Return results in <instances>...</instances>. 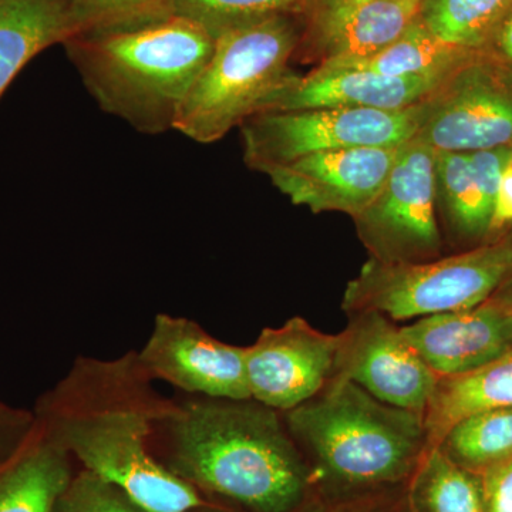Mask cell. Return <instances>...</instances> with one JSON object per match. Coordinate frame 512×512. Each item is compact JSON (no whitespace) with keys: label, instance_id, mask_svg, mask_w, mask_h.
I'll return each instance as SVG.
<instances>
[{"label":"cell","instance_id":"obj_9","mask_svg":"<svg viewBox=\"0 0 512 512\" xmlns=\"http://www.w3.org/2000/svg\"><path fill=\"white\" fill-rule=\"evenodd\" d=\"M336 377L350 380L380 402L423 416L440 382L402 328L373 311L349 313L348 325L339 333Z\"/></svg>","mask_w":512,"mask_h":512},{"label":"cell","instance_id":"obj_17","mask_svg":"<svg viewBox=\"0 0 512 512\" xmlns=\"http://www.w3.org/2000/svg\"><path fill=\"white\" fill-rule=\"evenodd\" d=\"M87 28L72 0H0V99L30 60Z\"/></svg>","mask_w":512,"mask_h":512},{"label":"cell","instance_id":"obj_25","mask_svg":"<svg viewBox=\"0 0 512 512\" xmlns=\"http://www.w3.org/2000/svg\"><path fill=\"white\" fill-rule=\"evenodd\" d=\"M302 0H170V10L200 23L217 37L238 26L278 15H295Z\"/></svg>","mask_w":512,"mask_h":512},{"label":"cell","instance_id":"obj_18","mask_svg":"<svg viewBox=\"0 0 512 512\" xmlns=\"http://www.w3.org/2000/svg\"><path fill=\"white\" fill-rule=\"evenodd\" d=\"M72 477V457L36 423L18 450L0 460V512H53Z\"/></svg>","mask_w":512,"mask_h":512},{"label":"cell","instance_id":"obj_4","mask_svg":"<svg viewBox=\"0 0 512 512\" xmlns=\"http://www.w3.org/2000/svg\"><path fill=\"white\" fill-rule=\"evenodd\" d=\"M282 416L322 507L403 493L430 447L423 414L380 402L343 377Z\"/></svg>","mask_w":512,"mask_h":512},{"label":"cell","instance_id":"obj_5","mask_svg":"<svg viewBox=\"0 0 512 512\" xmlns=\"http://www.w3.org/2000/svg\"><path fill=\"white\" fill-rule=\"evenodd\" d=\"M301 33L295 15H278L215 37L174 130L195 143L212 144L241 127L291 76Z\"/></svg>","mask_w":512,"mask_h":512},{"label":"cell","instance_id":"obj_24","mask_svg":"<svg viewBox=\"0 0 512 512\" xmlns=\"http://www.w3.org/2000/svg\"><path fill=\"white\" fill-rule=\"evenodd\" d=\"M512 0H423L421 22L448 45L476 53Z\"/></svg>","mask_w":512,"mask_h":512},{"label":"cell","instance_id":"obj_28","mask_svg":"<svg viewBox=\"0 0 512 512\" xmlns=\"http://www.w3.org/2000/svg\"><path fill=\"white\" fill-rule=\"evenodd\" d=\"M476 56L512 86V2L495 23Z\"/></svg>","mask_w":512,"mask_h":512},{"label":"cell","instance_id":"obj_21","mask_svg":"<svg viewBox=\"0 0 512 512\" xmlns=\"http://www.w3.org/2000/svg\"><path fill=\"white\" fill-rule=\"evenodd\" d=\"M437 212L451 237L481 241L491 235L493 205L485 198L468 153L436 151Z\"/></svg>","mask_w":512,"mask_h":512},{"label":"cell","instance_id":"obj_10","mask_svg":"<svg viewBox=\"0 0 512 512\" xmlns=\"http://www.w3.org/2000/svg\"><path fill=\"white\" fill-rule=\"evenodd\" d=\"M416 137L447 153L512 148V86L474 55L426 100Z\"/></svg>","mask_w":512,"mask_h":512},{"label":"cell","instance_id":"obj_16","mask_svg":"<svg viewBox=\"0 0 512 512\" xmlns=\"http://www.w3.org/2000/svg\"><path fill=\"white\" fill-rule=\"evenodd\" d=\"M421 3L423 0H370L303 22L295 59L322 64L376 55L421 19Z\"/></svg>","mask_w":512,"mask_h":512},{"label":"cell","instance_id":"obj_7","mask_svg":"<svg viewBox=\"0 0 512 512\" xmlns=\"http://www.w3.org/2000/svg\"><path fill=\"white\" fill-rule=\"evenodd\" d=\"M424 103L406 110L308 109L261 111L241 127L244 161L268 175L323 151L400 147L419 133Z\"/></svg>","mask_w":512,"mask_h":512},{"label":"cell","instance_id":"obj_6","mask_svg":"<svg viewBox=\"0 0 512 512\" xmlns=\"http://www.w3.org/2000/svg\"><path fill=\"white\" fill-rule=\"evenodd\" d=\"M512 276V232L458 254L417 264L369 259L346 286L342 311H373L399 323L490 301Z\"/></svg>","mask_w":512,"mask_h":512},{"label":"cell","instance_id":"obj_27","mask_svg":"<svg viewBox=\"0 0 512 512\" xmlns=\"http://www.w3.org/2000/svg\"><path fill=\"white\" fill-rule=\"evenodd\" d=\"M92 26L168 12L170 0H72Z\"/></svg>","mask_w":512,"mask_h":512},{"label":"cell","instance_id":"obj_29","mask_svg":"<svg viewBox=\"0 0 512 512\" xmlns=\"http://www.w3.org/2000/svg\"><path fill=\"white\" fill-rule=\"evenodd\" d=\"M35 423L33 410L18 409L0 400V460L18 450Z\"/></svg>","mask_w":512,"mask_h":512},{"label":"cell","instance_id":"obj_15","mask_svg":"<svg viewBox=\"0 0 512 512\" xmlns=\"http://www.w3.org/2000/svg\"><path fill=\"white\" fill-rule=\"evenodd\" d=\"M402 333L440 379L474 372L512 349V312L494 301L413 320Z\"/></svg>","mask_w":512,"mask_h":512},{"label":"cell","instance_id":"obj_2","mask_svg":"<svg viewBox=\"0 0 512 512\" xmlns=\"http://www.w3.org/2000/svg\"><path fill=\"white\" fill-rule=\"evenodd\" d=\"M168 470L244 512H316L311 471L282 413L254 399L175 404L158 426Z\"/></svg>","mask_w":512,"mask_h":512},{"label":"cell","instance_id":"obj_34","mask_svg":"<svg viewBox=\"0 0 512 512\" xmlns=\"http://www.w3.org/2000/svg\"><path fill=\"white\" fill-rule=\"evenodd\" d=\"M491 301L512 312V276L498 289L497 293L491 298Z\"/></svg>","mask_w":512,"mask_h":512},{"label":"cell","instance_id":"obj_30","mask_svg":"<svg viewBox=\"0 0 512 512\" xmlns=\"http://www.w3.org/2000/svg\"><path fill=\"white\" fill-rule=\"evenodd\" d=\"M480 476L485 512H512V457Z\"/></svg>","mask_w":512,"mask_h":512},{"label":"cell","instance_id":"obj_19","mask_svg":"<svg viewBox=\"0 0 512 512\" xmlns=\"http://www.w3.org/2000/svg\"><path fill=\"white\" fill-rule=\"evenodd\" d=\"M501 407H512V349L467 375L440 379L424 413L429 446L458 420Z\"/></svg>","mask_w":512,"mask_h":512},{"label":"cell","instance_id":"obj_33","mask_svg":"<svg viewBox=\"0 0 512 512\" xmlns=\"http://www.w3.org/2000/svg\"><path fill=\"white\" fill-rule=\"evenodd\" d=\"M366 2L370 0H302L296 12V18L301 23L308 22V20L355 8Z\"/></svg>","mask_w":512,"mask_h":512},{"label":"cell","instance_id":"obj_12","mask_svg":"<svg viewBox=\"0 0 512 512\" xmlns=\"http://www.w3.org/2000/svg\"><path fill=\"white\" fill-rule=\"evenodd\" d=\"M247 348L211 336L197 322L160 313L138 360L154 382L161 380L207 399H251Z\"/></svg>","mask_w":512,"mask_h":512},{"label":"cell","instance_id":"obj_22","mask_svg":"<svg viewBox=\"0 0 512 512\" xmlns=\"http://www.w3.org/2000/svg\"><path fill=\"white\" fill-rule=\"evenodd\" d=\"M410 512H485L480 474L427 448L406 488Z\"/></svg>","mask_w":512,"mask_h":512},{"label":"cell","instance_id":"obj_26","mask_svg":"<svg viewBox=\"0 0 512 512\" xmlns=\"http://www.w3.org/2000/svg\"><path fill=\"white\" fill-rule=\"evenodd\" d=\"M53 512H144L123 491L83 470L72 477Z\"/></svg>","mask_w":512,"mask_h":512},{"label":"cell","instance_id":"obj_32","mask_svg":"<svg viewBox=\"0 0 512 512\" xmlns=\"http://www.w3.org/2000/svg\"><path fill=\"white\" fill-rule=\"evenodd\" d=\"M512 225V164L505 170L495 197L491 234Z\"/></svg>","mask_w":512,"mask_h":512},{"label":"cell","instance_id":"obj_1","mask_svg":"<svg viewBox=\"0 0 512 512\" xmlns=\"http://www.w3.org/2000/svg\"><path fill=\"white\" fill-rule=\"evenodd\" d=\"M175 404L158 393L137 352H130L116 359L77 357L33 414L83 470L119 488L144 512H195L205 507L198 490L148 448Z\"/></svg>","mask_w":512,"mask_h":512},{"label":"cell","instance_id":"obj_20","mask_svg":"<svg viewBox=\"0 0 512 512\" xmlns=\"http://www.w3.org/2000/svg\"><path fill=\"white\" fill-rule=\"evenodd\" d=\"M476 55L443 42L423 22L416 23L396 42L365 59L318 64L329 69L365 70L390 77H444Z\"/></svg>","mask_w":512,"mask_h":512},{"label":"cell","instance_id":"obj_14","mask_svg":"<svg viewBox=\"0 0 512 512\" xmlns=\"http://www.w3.org/2000/svg\"><path fill=\"white\" fill-rule=\"evenodd\" d=\"M450 76L390 77L365 70L316 66L305 76L292 72L284 84L266 99L261 111L406 110L429 100Z\"/></svg>","mask_w":512,"mask_h":512},{"label":"cell","instance_id":"obj_11","mask_svg":"<svg viewBox=\"0 0 512 512\" xmlns=\"http://www.w3.org/2000/svg\"><path fill=\"white\" fill-rule=\"evenodd\" d=\"M339 333L313 328L291 318L278 328H265L245 353L251 399L279 413L308 402L336 377Z\"/></svg>","mask_w":512,"mask_h":512},{"label":"cell","instance_id":"obj_23","mask_svg":"<svg viewBox=\"0 0 512 512\" xmlns=\"http://www.w3.org/2000/svg\"><path fill=\"white\" fill-rule=\"evenodd\" d=\"M433 447L458 466L483 474L512 457V407L484 410L458 420Z\"/></svg>","mask_w":512,"mask_h":512},{"label":"cell","instance_id":"obj_8","mask_svg":"<svg viewBox=\"0 0 512 512\" xmlns=\"http://www.w3.org/2000/svg\"><path fill=\"white\" fill-rule=\"evenodd\" d=\"M353 222L370 259L377 262L417 264L444 256L436 151L417 137L403 144L382 191Z\"/></svg>","mask_w":512,"mask_h":512},{"label":"cell","instance_id":"obj_31","mask_svg":"<svg viewBox=\"0 0 512 512\" xmlns=\"http://www.w3.org/2000/svg\"><path fill=\"white\" fill-rule=\"evenodd\" d=\"M316 512H410L406 491L362 498L348 503L325 505Z\"/></svg>","mask_w":512,"mask_h":512},{"label":"cell","instance_id":"obj_3","mask_svg":"<svg viewBox=\"0 0 512 512\" xmlns=\"http://www.w3.org/2000/svg\"><path fill=\"white\" fill-rule=\"evenodd\" d=\"M214 45L204 26L171 10L92 26L63 43L100 110L146 136L174 130Z\"/></svg>","mask_w":512,"mask_h":512},{"label":"cell","instance_id":"obj_13","mask_svg":"<svg viewBox=\"0 0 512 512\" xmlns=\"http://www.w3.org/2000/svg\"><path fill=\"white\" fill-rule=\"evenodd\" d=\"M400 147L323 151L275 168L268 177L292 204L353 220L382 191Z\"/></svg>","mask_w":512,"mask_h":512}]
</instances>
